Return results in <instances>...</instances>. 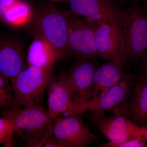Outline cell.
I'll return each mask as SVG.
<instances>
[{
	"label": "cell",
	"mask_w": 147,
	"mask_h": 147,
	"mask_svg": "<svg viewBox=\"0 0 147 147\" xmlns=\"http://www.w3.org/2000/svg\"><path fill=\"white\" fill-rule=\"evenodd\" d=\"M145 1H146V2L147 3V0H145Z\"/></svg>",
	"instance_id": "26"
},
{
	"label": "cell",
	"mask_w": 147,
	"mask_h": 147,
	"mask_svg": "<svg viewBox=\"0 0 147 147\" xmlns=\"http://www.w3.org/2000/svg\"><path fill=\"white\" fill-rule=\"evenodd\" d=\"M147 142L145 137L139 139H131L120 144L114 145L113 147H147Z\"/></svg>",
	"instance_id": "20"
},
{
	"label": "cell",
	"mask_w": 147,
	"mask_h": 147,
	"mask_svg": "<svg viewBox=\"0 0 147 147\" xmlns=\"http://www.w3.org/2000/svg\"><path fill=\"white\" fill-rule=\"evenodd\" d=\"M14 133L9 121L3 117H0V145L3 144L5 147L13 146Z\"/></svg>",
	"instance_id": "19"
},
{
	"label": "cell",
	"mask_w": 147,
	"mask_h": 147,
	"mask_svg": "<svg viewBox=\"0 0 147 147\" xmlns=\"http://www.w3.org/2000/svg\"><path fill=\"white\" fill-rule=\"evenodd\" d=\"M114 111V115L104 116L96 123L99 130L109 140L108 143L100 144V147H113L128 140L144 137V126L134 123L117 108Z\"/></svg>",
	"instance_id": "10"
},
{
	"label": "cell",
	"mask_w": 147,
	"mask_h": 147,
	"mask_svg": "<svg viewBox=\"0 0 147 147\" xmlns=\"http://www.w3.org/2000/svg\"><path fill=\"white\" fill-rule=\"evenodd\" d=\"M123 30L127 59L142 60L147 54V12L137 5L125 10Z\"/></svg>",
	"instance_id": "5"
},
{
	"label": "cell",
	"mask_w": 147,
	"mask_h": 147,
	"mask_svg": "<svg viewBox=\"0 0 147 147\" xmlns=\"http://www.w3.org/2000/svg\"><path fill=\"white\" fill-rule=\"evenodd\" d=\"M14 103L15 96L11 83L0 74V113L13 108Z\"/></svg>",
	"instance_id": "18"
},
{
	"label": "cell",
	"mask_w": 147,
	"mask_h": 147,
	"mask_svg": "<svg viewBox=\"0 0 147 147\" xmlns=\"http://www.w3.org/2000/svg\"><path fill=\"white\" fill-rule=\"evenodd\" d=\"M71 11L96 23L117 24L123 29L125 10L111 0H68Z\"/></svg>",
	"instance_id": "8"
},
{
	"label": "cell",
	"mask_w": 147,
	"mask_h": 147,
	"mask_svg": "<svg viewBox=\"0 0 147 147\" xmlns=\"http://www.w3.org/2000/svg\"><path fill=\"white\" fill-rule=\"evenodd\" d=\"M53 78V69L28 66L11 80L15 103L13 108L42 106Z\"/></svg>",
	"instance_id": "2"
},
{
	"label": "cell",
	"mask_w": 147,
	"mask_h": 147,
	"mask_svg": "<svg viewBox=\"0 0 147 147\" xmlns=\"http://www.w3.org/2000/svg\"><path fill=\"white\" fill-rule=\"evenodd\" d=\"M53 2H59L68 1V0H49Z\"/></svg>",
	"instance_id": "24"
},
{
	"label": "cell",
	"mask_w": 147,
	"mask_h": 147,
	"mask_svg": "<svg viewBox=\"0 0 147 147\" xmlns=\"http://www.w3.org/2000/svg\"><path fill=\"white\" fill-rule=\"evenodd\" d=\"M6 9V7L0 3V21H3V16Z\"/></svg>",
	"instance_id": "22"
},
{
	"label": "cell",
	"mask_w": 147,
	"mask_h": 147,
	"mask_svg": "<svg viewBox=\"0 0 147 147\" xmlns=\"http://www.w3.org/2000/svg\"><path fill=\"white\" fill-rule=\"evenodd\" d=\"M142 61V69L143 74L147 76V54Z\"/></svg>",
	"instance_id": "21"
},
{
	"label": "cell",
	"mask_w": 147,
	"mask_h": 147,
	"mask_svg": "<svg viewBox=\"0 0 147 147\" xmlns=\"http://www.w3.org/2000/svg\"><path fill=\"white\" fill-rule=\"evenodd\" d=\"M34 17L32 9L30 5L24 1L18 0L7 7L2 21L11 26L21 28L29 24Z\"/></svg>",
	"instance_id": "17"
},
{
	"label": "cell",
	"mask_w": 147,
	"mask_h": 147,
	"mask_svg": "<svg viewBox=\"0 0 147 147\" xmlns=\"http://www.w3.org/2000/svg\"><path fill=\"white\" fill-rule=\"evenodd\" d=\"M35 37L27 53L28 66L44 69H53L55 61H58L55 49L44 38L37 35Z\"/></svg>",
	"instance_id": "16"
},
{
	"label": "cell",
	"mask_w": 147,
	"mask_h": 147,
	"mask_svg": "<svg viewBox=\"0 0 147 147\" xmlns=\"http://www.w3.org/2000/svg\"><path fill=\"white\" fill-rule=\"evenodd\" d=\"M66 13L70 55L79 60L95 61L99 58L95 43V35L99 24L71 11Z\"/></svg>",
	"instance_id": "4"
},
{
	"label": "cell",
	"mask_w": 147,
	"mask_h": 147,
	"mask_svg": "<svg viewBox=\"0 0 147 147\" xmlns=\"http://www.w3.org/2000/svg\"><path fill=\"white\" fill-rule=\"evenodd\" d=\"M34 18L36 35L44 38L54 47L58 61L70 55L66 12L47 4L40 7Z\"/></svg>",
	"instance_id": "3"
},
{
	"label": "cell",
	"mask_w": 147,
	"mask_h": 147,
	"mask_svg": "<svg viewBox=\"0 0 147 147\" xmlns=\"http://www.w3.org/2000/svg\"><path fill=\"white\" fill-rule=\"evenodd\" d=\"M124 66L119 61H109L97 67L93 79L89 107L120 81L125 72Z\"/></svg>",
	"instance_id": "15"
},
{
	"label": "cell",
	"mask_w": 147,
	"mask_h": 147,
	"mask_svg": "<svg viewBox=\"0 0 147 147\" xmlns=\"http://www.w3.org/2000/svg\"><path fill=\"white\" fill-rule=\"evenodd\" d=\"M0 115L9 121L24 146L60 147L53 137V120L43 106L11 108Z\"/></svg>",
	"instance_id": "1"
},
{
	"label": "cell",
	"mask_w": 147,
	"mask_h": 147,
	"mask_svg": "<svg viewBox=\"0 0 147 147\" xmlns=\"http://www.w3.org/2000/svg\"><path fill=\"white\" fill-rule=\"evenodd\" d=\"M47 112L53 120L61 114H77L73 102L71 88L65 74L52 78L47 90Z\"/></svg>",
	"instance_id": "13"
},
{
	"label": "cell",
	"mask_w": 147,
	"mask_h": 147,
	"mask_svg": "<svg viewBox=\"0 0 147 147\" xmlns=\"http://www.w3.org/2000/svg\"><path fill=\"white\" fill-rule=\"evenodd\" d=\"M79 114L53 120V137L60 147H86L100 140L84 123Z\"/></svg>",
	"instance_id": "6"
},
{
	"label": "cell",
	"mask_w": 147,
	"mask_h": 147,
	"mask_svg": "<svg viewBox=\"0 0 147 147\" xmlns=\"http://www.w3.org/2000/svg\"><path fill=\"white\" fill-rule=\"evenodd\" d=\"M145 126H146L147 127V121L146 122V124L145 125ZM144 125V126H145Z\"/></svg>",
	"instance_id": "25"
},
{
	"label": "cell",
	"mask_w": 147,
	"mask_h": 147,
	"mask_svg": "<svg viewBox=\"0 0 147 147\" xmlns=\"http://www.w3.org/2000/svg\"><path fill=\"white\" fill-rule=\"evenodd\" d=\"M144 1H145V0H144Z\"/></svg>",
	"instance_id": "28"
},
{
	"label": "cell",
	"mask_w": 147,
	"mask_h": 147,
	"mask_svg": "<svg viewBox=\"0 0 147 147\" xmlns=\"http://www.w3.org/2000/svg\"><path fill=\"white\" fill-rule=\"evenodd\" d=\"M118 110L137 125L147 121V76L142 74L134 78L128 98Z\"/></svg>",
	"instance_id": "14"
},
{
	"label": "cell",
	"mask_w": 147,
	"mask_h": 147,
	"mask_svg": "<svg viewBox=\"0 0 147 147\" xmlns=\"http://www.w3.org/2000/svg\"><path fill=\"white\" fill-rule=\"evenodd\" d=\"M27 66L21 40L12 34L0 36V74L10 82Z\"/></svg>",
	"instance_id": "11"
},
{
	"label": "cell",
	"mask_w": 147,
	"mask_h": 147,
	"mask_svg": "<svg viewBox=\"0 0 147 147\" xmlns=\"http://www.w3.org/2000/svg\"><path fill=\"white\" fill-rule=\"evenodd\" d=\"M118 1H123V0H118Z\"/></svg>",
	"instance_id": "27"
},
{
	"label": "cell",
	"mask_w": 147,
	"mask_h": 147,
	"mask_svg": "<svg viewBox=\"0 0 147 147\" xmlns=\"http://www.w3.org/2000/svg\"><path fill=\"white\" fill-rule=\"evenodd\" d=\"M144 136L146 139V141L147 143V127L144 126Z\"/></svg>",
	"instance_id": "23"
},
{
	"label": "cell",
	"mask_w": 147,
	"mask_h": 147,
	"mask_svg": "<svg viewBox=\"0 0 147 147\" xmlns=\"http://www.w3.org/2000/svg\"><path fill=\"white\" fill-rule=\"evenodd\" d=\"M134 77L125 72L120 81L110 88L89 107L92 118L96 123L105 116V112L114 110L122 104L128 98Z\"/></svg>",
	"instance_id": "12"
},
{
	"label": "cell",
	"mask_w": 147,
	"mask_h": 147,
	"mask_svg": "<svg viewBox=\"0 0 147 147\" xmlns=\"http://www.w3.org/2000/svg\"><path fill=\"white\" fill-rule=\"evenodd\" d=\"M97 68L95 61L79 60L65 74L71 88L77 114L88 109L92 83Z\"/></svg>",
	"instance_id": "7"
},
{
	"label": "cell",
	"mask_w": 147,
	"mask_h": 147,
	"mask_svg": "<svg viewBox=\"0 0 147 147\" xmlns=\"http://www.w3.org/2000/svg\"><path fill=\"white\" fill-rule=\"evenodd\" d=\"M96 48L99 57L109 61H118L125 65L126 55L125 37L117 24L102 22L98 24L95 35Z\"/></svg>",
	"instance_id": "9"
}]
</instances>
